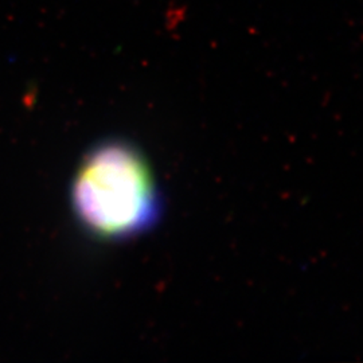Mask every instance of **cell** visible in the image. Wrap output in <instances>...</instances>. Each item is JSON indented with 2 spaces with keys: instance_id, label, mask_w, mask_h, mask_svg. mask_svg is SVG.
<instances>
[{
  "instance_id": "1",
  "label": "cell",
  "mask_w": 363,
  "mask_h": 363,
  "mask_svg": "<svg viewBox=\"0 0 363 363\" xmlns=\"http://www.w3.org/2000/svg\"><path fill=\"white\" fill-rule=\"evenodd\" d=\"M70 199L89 233L115 241L147 232L162 210L155 177L145 157L121 140L104 142L84 156Z\"/></svg>"
}]
</instances>
